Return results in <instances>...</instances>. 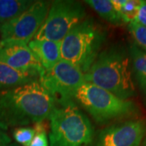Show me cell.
Listing matches in <instances>:
<instances>
[{"instance_id":"cell-1","label":"cell","mask_w":146,"mask_h":146,"mask_svg":"<svg viewBox=\"0 0 146 146\" xmlns=\"http://www.w3.org/2000/svg\"><path fill=\"white\" fill-rule=\"evenodd\" d=\"M56 98L40 80L0 91V129L25 127L45 121L55 106Z\"/></svg>"},{"instance_id":"cell-2","label":"cell","mask_w":146,"mask_h":146,"mask_svg":"<svg viewBox=\"0 0 146 146\" xmlns=\"http://www.w3.org/2000/svg\"><path fill=\"white\" fill-rule=\"evenodd\" d=\"M85 81L108 91L119 98L136 96L130 54L123 47L112 46L102 50L88 72Z\"/></svg>"},{"instance_id":"cell-3","label":"cell","mask_w":146,"mask_h":146,"mask_svg":"<svg viewBox=\"0 0 146 146\" xmlns=\"http://www.w3.org/2000/svg\"><path fill=\"white\" fill-rule=\"evenodd\" d=\"M50 119V146H90L94 130L89 119L72 100H56Z\"/></svg>"},{"instance_id":"cell-4","label":"cell","mask_w":146,"mask_h":146,"mask_svg":"<svg viewBox=\"0 0 146 146\" xmlns=\"http://www.w3.org/2000/svg\"><path fill=\"white\" fill-rule=\"evenodd\" d=\"M97 123H107L112 120L133 118L139 115L137 105L130 100H123L93 84L85 82L69 96Z\"/></svg>"},{"instance_id":"cell-5","label":"cell","mask_w":146,"mask_h":146,"mask_svg":"<svg viewBox=\"0 0 146 146\" xmlns=\"http://www.w3.org/2000/svg\"><path fill=\"white\" fill-rule=\"evenodd\" d=\"M106 31L93 18H85L60 42L61 59L68 61L84 74L102 51Z\"/></svg>"},{"instance_id":"cell-6","label":"cell","mask_w":146,"mask_h":146,"mask_svg":"<svg viewBox=\"0 0 146 146\" xmlns=\"http://www.w3.org/2000/svg\"><path fill=\"white\" fill-rule=\"evenodd\" d=\"M85 18V9L78 2L53 1L46 20L33 39L61 42L68 33Z\"/></svg>"},{"instance_id":"cell-7","label":"cell","mask_w":146,"mask_h":146,"mask_svg":"<svg viewBox=\"0 0 146 146\" xmlns=\"http://www.w3.org/2000/svg\"><path fill=\"white\" fill-rule=\"evenodd\" d=\"M50 3L49 1H34L19 16L0 24V40L28 44L36 36L46 20Z\"/></svg>"},{"instance_id":"cell-8","label":"cell","mask_w":146,"mask_h":146,"mask_svg":"<svg viewBox=\"0 0 146 146\" xmlns=\"http://www.w3.org/2000/svg\"><path fill=\"white\" fill-rule=\"evenodd\" d=\"M40 80L56 100L68 99L72 93L86 82L84 74L63 59L51 68L44 70Z\"/></svg>"},{"instance_id":"cell-9","label":"cell","mask_w":146,"mask_h":146,"mask_svg":"<svg viewBox=\"0 0 146 146\" xmlns=\"http://www.w3.org/2000/svg\"><path fill=\"white\" fill-rule=\"evenodd\" d=\"M145 136L144 120H129L100 131L94 146H140Z\"/></svg>"},{"instance_id":"cell-10","label":"cell","mask_w":146,"mask_h":146,"mask_svg":"<svg viewBox=\"0 0 146 146\" xmlns=\"http://www.w3.org/2000/svg\"><path fill=\"white\" fill-rule=\"evenodd\" d=\"M0 63L24 72L42 74L44 71L28 44L23 42L0 40Z\"/></svg>"},{"instance_id":"cell-11","label":"cell","mask_w":146,"mask_h":146,"mask_svg":"<svg viewBox=\"0 0 146 146\" xmlns=\"http://www.w3.org/2000/svg\"><path fill=\"white\" fill-rule=\"evenodd\" d=\"M28 46L44 70L51 68L61 60L60 42L33 39L28 43Z\"/></svg>"},{"instance_id":"cell-12","label":"cell","mask_w":146,"mask_h":146,"mask_svg":"<svg viewBox=\"0 0 146 146\" xmlns=\"http://www.w3.org/2000/svg\"><path fill=\"white\" fill-rule=\"evenodd\" d=\"M41 73L24 72L11 68L5 63H0V91L16 88L21 85L38 80Z\"/></svg>"},{"instance_id":"cell-13","label":"cell","mask_w":146,"mask_h":146,"mask_svg":"<svg viewBox=\"0 0 146 146\" xmlns=\"http://www.w3.org/2000/svg\"><path fill=\"white\" fill-rule=\"evenodd\" d=\"M129 54L136 82L146 99V53L133 43L129 48Z\"/></svg>"},{"instance_id":"cell-14","label":"cell","mask_w":146,"mask_h":146,"mask_svg":"<svg viewBox=\"0 0 146 146\" xmlns=\"http://www.w3.org/2000/svg\"><path fill=\"white\" fill-rule=\"evenodd\" d=\"M30 0H0V24L11 21L33 4Z\"/></svg>"},{"instance_id":"cell-15","label":"cell","mask_w":146,"mask_h":146,"mask_svg":"<svg viewBox=\"0 0 146 146\" xmlns=\"http://www.w3.org/2000/svg\"><path fill=\"white\" fill-rule=\"evenodd\" d=\"M85 3L90 6L105 21L114 25H123L124 22L110 0H88Z\"/></svg>"},{"instance_id":"cell-16","label":"cell","mask_w":146,"mask_h":146,"mask_svg":"<svg viewBox=\"0 0 146 146\" xmlns=\"http://www.w3.org/2000/svg\"><path fill=\"white\" fill-rule=\"evenodd\" d=\"M111 3L124 24L136 21L141 0H111Z\"/></svg>"},{"instance_id":"cell-17","label":"cell","mask_w":146,"mask_h":146,"mask_svg":"<svg viewBox=\"0 0 146 146\" xmlns=\"http://www.w3.org/2000/svg\"><path fill=\"white\" fill-rule=\"evenodd\" d=\"M128 30L134 39V44L146 53V27L132 21L128 24Z\"/></svg>"},{"instance_id":"cell-18","label":"cell","mask_w":146,"mask_h":146,"mask_svg":"<svg viewBox=\"0 0 146 146\" xmlns=\"http://www.w3.org/2000/svg\"><path fill=\"white\" fill-rule=\"evenodd\" d=\"M13 138L18 145L28 146L35 135V129L31 127H18L13 131Z\"/></svg>"},{"instance_id":"cell-19","label":"cell","mask_w":146,"mask_h":146,"mask_svg":"<svg viewBox=\"0 0 146 146\" xmlns=\"http://www.w3.org/2000/svg\"><path fill=\"white\" fill-rule=\"evenodd\" d=\"M35 135L28 146H50L46 133V124L44 121L34 124Z\"/></svg>"},{"instance_id":"cell-20","label":"cell","mask_w":146,"mask_h":146,"mask_svg":"<svg viewBox=\"0 0 146 146\" xmlns=\"http://www.w3.org/2000/svg\"><path fill=\"white\" fill-rule=\"evenodd\" d=\"M135 21L141 24V25L146 27V1H141Z\"/></svg>"},{"instance_id":"cell-21","label":"cell","mask_w":146,"mask_h":146,"mask_svg":"<svg viewBox=\"0 0 146 146\" xmlns=\"http://www.w3.org/2000/svg\"><path fill=\"white\" fill-rule=\"evenodd\" d=\"M11 144V139L6 131L0 129V146H8Z\"/></svg>"},{"instance_id":"cell-22","label":"cell","mask_w":146,"mask_h":146,"mask_svg":"<svg viewBox=\"0 0 146 146\" xmlns=\"http://www.w3.org/2000/svg\"><path fill=\"white\" fill-rule=\"evenodd\" d=\"M140 146H146V136H145V137L144 138V140L142 141L141 145Z\"/></svg>"},{"instance_id":"cell-23","label":"cell","mask_w":146,"mask_h":146,"mask_svg":"<svg viewBox=\"0 0 146 146\" xmlns=\"http://www.w3.org/2000/svg\"><path fill=\"white\" fill-rule=\"evenodd\" d=\"M8 146H21V145H18L17 143H11V145H9Z\"/></svg>"}]
</instances>
